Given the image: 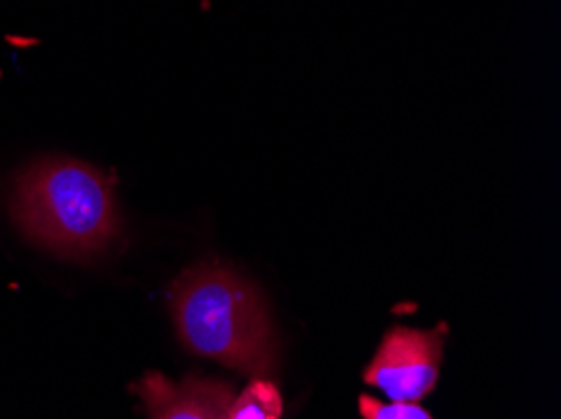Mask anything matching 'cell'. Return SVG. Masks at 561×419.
Returning a JSON list of instances; mask_svg holds the SVG:
<instances>
[{
    "label": "cell",
    "mask_w": 561,
    "mask_h": 419,
    "mask_svg": "<svg viewBox=\"0 0 561 419\" xmlns=\"http://www.w3.org/2000/svg\"><path fill=\"white\" fill-rule=\"evenodd\" d=\"M15 229L64 259H91L122 242L114 178L87 161L48 156L25 166L13 184Z\"/></svg>",
    "instance_id": "1"
},
{
    "label": "cell",
    "mask_w": 561,
    "mask_h": 419,
    "mask_svg": "<svg viewBox=\"0 0 561 419\" xmlns=\"http://www.w3.org/2000/svg\"><path fill=\"white\" fill-rule=\"evenodd\" d=\"M169 312L192 354L254 380L277 370V335L265 296L227 264L207 259L186 269L169 289Z\"/></svg>",
    "instance_id": "2"
},
{
    "label": "cell",
    "mask_w": 561,
    "mask_h": 419,
    "mask_svg": "<svg viewBox=\"0 0 561 419\" xmlns=\"http://www.w3.org/2000/svg\"><path fill=\"white\" fill-rule=\"evenodd\" d=\"M446 347V327L408 329L393 327L380 339V347L363 380L386 392L390 401H421L436 389L440 359Z\"/></svg>",
    "instance_id": "3"
},
{
    "label": "cell",
    "mask_w": 561,
    "mask_h": 419,
    "mask_svg": "<svg viewBox=\"0 0 561 419\" xmlns=\"http://www.w3.org/2000/svg\"><path fill=\"white\" fill-rule=\"evenodd\" d=\"M149 419H227L234 392L222 380L190 374L180 382L147 372L134 384Z\"/></svg>",
    "instance_id": "4"
},
{
    "label": "cell",
    "mask_w": 561,
    "mask_h": 419,
    "mask_svg": "<svg viewBox=\"0 0 561 419\" xmlns=\"http://www.w3.org/2000/svg\"><path fill=\"white\" fill-rule=\"evenodd\" d=\"M285 401L277 384L267 377L252 380L244 392L232 397L227 409V419H283Z\"/></svg>",
    "instance_id": "5"
},
{
    "label": "cell",
    "mask_w": 561,
    "mask_h": 419,
    "mask_svg": "<svg viewBox=\"0 0 561 419\" xmlns=\"http://www.w3.org/2000/svg\"><path fill=\"white\" fill-rule=\"evenodd\" d=\"M363 419H433L419 401H380L370 395L358 399Z\"/></svg>",
    "instance_id": "6"
}]
</instances>
